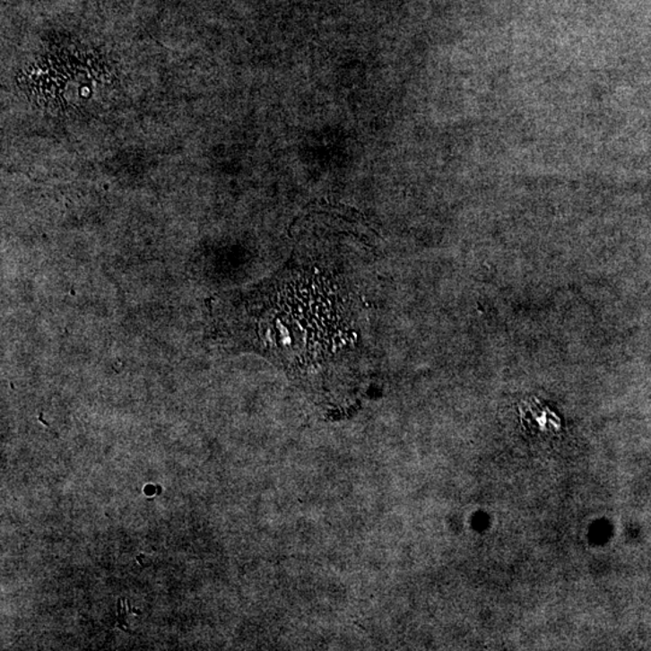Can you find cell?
Segmentation results:
<instances>
[{
    "instance_id": "obj_1",
    "label": "cell",
    "mask_w": 651,
    "mask_h": 651,
    "mask_svg": "<svg viewBox=\"0 0 651 651\" xmlns=\"http://www.w3.org/2000/svg\"><path fill=\"white\" fill-rule=\"evenodd\" d=\"M521 419L524 423L530 425L531 429L541 430V432H558L561 423L554 412L544 407L541 402L528 400L520 405Z\"/></svg>"
}]
</instances>
